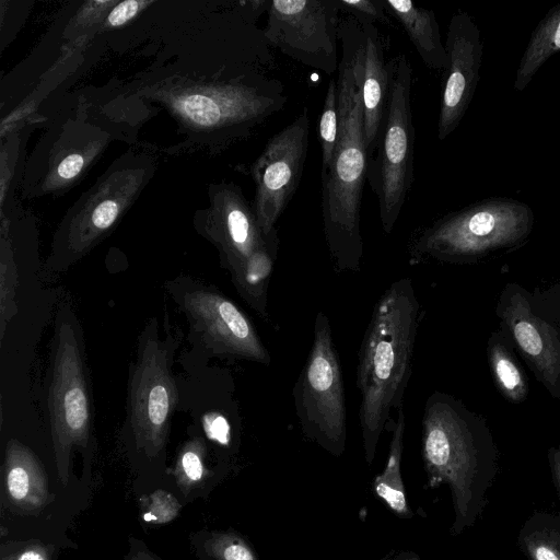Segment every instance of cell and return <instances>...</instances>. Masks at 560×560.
<instances>
[{"mask_svg":"<svg viewBox=\"0 0 560 560\" xmlns=\"http://www.w3.org/2000/svg\"><path fill=\"white\" fill-rule=\"evenodd\" d=\"M339 137L330 164L320 170L322 215L326 244L338 272L359 271L363 257L361 200L368 152L362 106L363 32L357 19L341 16L338 28Z\"/></svg>","mask_w":560,"mask_h":560,"instance_id":"obj_1","label":"cell"},{"mask_svg":"<svg viewBox=\"0 0 560 560\" xmlns=\"http://www.w3.org/2000/svg\"><path fill=\"white\" fill-rule=\"evenodd\" d=\"M421 452L430 487L451 491L454 536L475 525L499 470V450L486 419L440 390L425 400Z\"/></svg>","mask_w":560,"mask_h":560,"instance_id":"obj_2","label":"cell"},{"mask_svg":"<svg viewBox=\"0 0 560 560\" xmlns=\"http://www.w3.org/2000/svg\"><path fill=\"white\" fill-rule=\"evenodd\" d=\"M421 306L409 278L393 282L376 302L359 350L357 387L364 457H375L380 438L412 373Z\"/></svg>","mask_w":560,"mask_h":560,"instance_id":"obj_3","label":"cell"},{"mask_svg":"<svg viewBox=\"0 0 560 560\" xmlns=\"http://www.w3.org/2000/svg\"><path fill=\"white\" fill-rule=\"evenodd\" d=\"M535 214L525 202L490 197L452 211L423 229L410 242L409 264L428 260L471 265L524 246Z\"/></svg>","mask_w":560,"mask_h":560,"instance_id":"obj_4","label":"cell"},{"mask_svg":"<svg viewBox=\"0 0 560 560\" xmlns=\"http://www.w3.org/2000/svg\"><path fill=\"white\" fill-rule=\"evenodd\" d=\"M388 63L389 89L383 127L376 151L368 159L366 170L386 234L392 233L413 183L416 137L410 106L411 65L404 54Z\"/></svg>","mask_w":560,"mask_h":560,"instance_id":"obj_5","label":"cell"},{"mask_svg":"<svg viewBox=\"0 0 560 560\" xmlns=\"http://www.w3.org/2000/svg\"><path fill=\"white\" fill-rule=\"evenodd\" d=\"M83 354L77 319L70 311H59L48 410L58 477L63 486L69 480L73 447H86L90 440L91 405Z\"/></svg>","mask_w":560,"mask_h":560,"instance_id":"obj_6","label":"cell"},{"mask_svg":"<svg viewBox=\"0 0 560 560\" xmlns=\"http://www.w3.org/2000/svg\"><path fill=\"white\" fill-rule=\"evenodd\" d=\"M293 400L302 433L334 456L347 441V408L339 355L324 312L315 317L312 347L294 386Z\"/></svg>","mask_w":560,"mask_h":560,"instance_id":"obj_7","label":"cell"},{"mask_svg":"<svg viewBox=\"0 0 560 560\" xmlns=\"http://www.w3.org/2000/svg\"><path fill=\"white\" fill-rule=\"evenodd\" d=\"M221 200L210 235L238 294L262 320L269 322L268 287L279 237L264 235L255 211L237 190L226 189Z\"/></svg>","mask_w":560,"mask_h":560,"instance_id":"obj_8","label":"cell"},{"mask_svg":"<svg viewBox=\"0 0 560 560\" xmlns=\"http://www.w3.org/2000/svg\"><path fill=\"white\" fill-rule=\"evenodd\" d=\"M339 0H271L266 27L269 45L313 69L338 70Z\"/></svg>","mask_w":560,"mask_h":560,"instance_id":"obj_9","label":"cell"},{"mask_svg":"<svg viewBox=\"0 0 560 560\" xmlns=\"http://www.w3.org/2000/svg\"><path fill=\"white\" fill-rule=\"evenodd\" d=\"M177 399L168 350L147 328L130 372L128 415L136 444L149 456L165 446Z\"/></svg>","mask_w":560,"mask_h":560,"instance_id":"obj_10","label":"cell"},{"mask_svg":"<svg viewBox=\"0 0 560 560\" xmlns=\"http://www.w3.org/2000/svg\"><path fill=\"white\" fill-rule=\"evenodd\" d=\"M307 107L267 142L252 167L256 184L255 214L265 236H277L276 223L302 178L308 148Z\"/></svg>","mask_w":560,"mask_h":560,"instance_id":"obj_11","label":"cell"},{"mask_svg":"<svg viewBox=\"0 0 560 560\" xmlns=\"http://www.w3.org/2000/svg\"><path fill=\"white\" fill-rule=\"evenodd\" d=\"M499 330L548 394L560 400V328L536 312L532 292L508 282L495 304Z\"/></svg>","mask_w":560,"mask_h":560,"instance_id":"obj_12","label":"cell"},{"mask_svg":"<svg viewBox=\"0 0 560 560\" xmlns=\"http://www.w3.org/2000/svg\"><path fill=\"white\" fill-rule=\"evenodd\" d=\"M183 305L194 328L213 352L270 363L269 351L250 319L222 293L196 289L184 295Z\"/></svg>","mask_w":560,"mask_h":560,"instance_id":"obj_13","label":"cell"},{"mask_svg":"<svg viewBox=\"0 0 560 560\" xmlns=\"http://www.w3.org/2000/svg\"><path fill=\"white\" fill-rule=\"evenodd\" d=\"M445 50L448 58L441 93L438 139L445 140L462 121L474 97L482 62L481 31L472 16L457 11L451 18Z\"/></svg>","mask_w":560,"mask_h":560,"instance_id":"obj_14","label":"cell"},{"mask_svg":"<svg viewBox=\"0 0 560 560\" xmlns=\"http://www.w3.org/2000/svg\"><path fill=\"white\" fill-rule=\"evenodd\" d=\"M354 16V15H353ZM363 32L362 106L368 159L376 151L389 89L390 68L375 22L355 16Z\"/></svg>","mask_w":560,"mask_h":560,"instance_id":"obj_15","label":"cell"},{"mask_svg":"<svg viewBox=\"0 0 560 560\" xmlns=\"http://www.w3.org/2000/svg\"><path fill=\"white\" fill-rule=\"evenodd\" d=\"M4 485L10 502L26 511L39 510L48 501L45 471L33 452L15 440L5 450Z\"/></svg>","mask_w":560,"mask_h":560,"instance_id":"obj_16","label":"cell"},{"mask_svg":"<svg viewBox=\"0 0 560 560\" xmlns=\"http://www.w3.org/2000/svg\"><path fill=\"white\" fill-rule=\"evenodd\" d=\"M386 9L399 21L422 62L433 71L444 72L448 58L441 40L435 12L410 0H384Z\"/></svg>","mask_w":560,"mask_h":560,"instance_id":"obj_17","label":"cell"},{"mask_svg":"<svg viewBox=\"0 0 560 560\" xmlns=\"http://www.w3.org/2000/svg\"><path fill=\"white\" fill-rule=\"evenodd\" d=\"M487 360L502 397L514 405L524 402L529 393L528 377L511 342L500 330L492 331L488 338Z\"/></svg>","mask_w":560,"mask_h":560,"instance_id":"obj_18","label":"cell"},{"mask_svg":"<svg viewBox=\"0 0 560 560\" xmlns=\"http://www.w3.org/2000/svg\"><path fill=\"white\" fill-rule=\"evenodd\" d=\"M556 52H560V2L548 10L533 31L516 70L514 89L525 90Z\"/></svg>","mask_w":560,"mask_h":560,"instance_id":"obj_19","label":"cell"},{"mask_svg":"<svg viewBox=\"0 0 560 560\" xmlns=\"http://www.w3.org/2000/svg\"><path fill=\"white\" fill-rule=\"evenodd\" d=\"M406 419L402 407L393 425L389 453L386 466L373 482V491L385 504L400 517H411L412 513L407 503L405 487L401 479V456Z\"/></svg>","mask_w":560,"mask_h":560,"instance_id":"obj_20","label":"cell"},{"mask_svg":"<svg viewBox=\"0 0 560 560\" xmlns=\"http://www.w3.org/2000/svg\"><path fill=\"white\" fill-rule=\"evenodd\" d=\"M517 542L527 560H560V515L533 514L522 526Z\"/></svg>","mask_w":560,"mask_h":560,"instance_id":"obj_21","label":"cell"},{"mask_svg":"<svg viewBox=\"0 0 560 560\" xmlns=\"http://www.w3.org/2000/svg\"><path fill=\"white\" fill-rule=\"evenodd\" d=\"M205 456L206 445L201 439H191L183 445L174 469L176 482L183 492L191 491L208 475Z\"/></svg>","mask_w":560,"mask_h":560,"instance_id":"obj_22","label":"cell"},{"mask_svg":"<svg viewBox=\"0 0 560 560\" xmlns=\"http://www.w3.org/2000/svg\"><path fill=\"white\" fill-rule=\"evenodd\" d=\"M339 137L338 86L329 80L320 118L318 120V140L322 149V168L327 167L334 156Z\"/></svg>","mask_w":560,"mask_h":560,"instance_id":"obj_23","label":"cell"},{"mask_svg":"<svg viewBox=\"0 0 560 560\" xmlns=\"http://www.w3.org/2000/svg\"><path fill=\"white\" fill-rule=\"evenodd\" d=\"M202 549L211 560H258L249 544L233 532H211Z\"/></svg>","mask_w":560,"mask_h":560,"instance_id":"obj_24","label":"cell"},{"mask_svg":"<svg viewBox=\"0 0 560 560\" xmlns=\"http://www.w3.org/2000/svg\"><path fill=\"white\" fill-rule=\"evenodd\" d=\"M179 509L180 505L176 498L162 490H158L141 500L143 518L155 524H164L172 521L177 515Z\"/></svg>","mask_w":560,"mask_h":560,"instance_id":"obj_25","label":"cell"},{"mask_svg":"<svg viewBox=\"0 0 560 560\" xmlns=\"http://www.w3.org/2000/svg\"><path fill=\"white\" fill-rule=\"evenodd\" d=\"M532 298L536 312L560 328V281L536 288Z\"/></svg>","mask_w":560,"mask_h":560,"instance_id":"obj_26","label":"cell"},{"mask_svg":"<svg viewBox=\"0 0 560 560\" xmlns=\"http://www.w3.org/2000/svg\"><path fill=\"white\" fill-rule=\"evenodd\" d=\"M340 10L373 22L390 24L384 0H339Z\"/></svg>","mask_w":560,"mask_h":560,"instance_id":"obj_27","label":"cell"},{"mask_svg":"<svg viewBox=\"0 0 560 560\" xmlns=\"http://www.w3.org/2000/svg\"><path fill=\"white\" fill-rule=\"evenodd\" d=\"M202 425L209 440L217 442L222 446H229L232 432L228 418L218 411L207 412L202 417Z\"/></svg>","mask_w":560,"mask_h":560,"instance_id":"obj_28","label":"cell"},{"mask_svg":"<svg viewBox=\"0 0 560 560\" xmlns=\"http://www.w3.org/2000/svg\"><path fill=\"white\" fill-rule=\"evenodd\" d=\"M1 560H50V556L43 545L30 544L15 551L3 552Z\"/></svg>","mask_w":560,"mask_h":560,"instance_id":"obj_29","label":"cell"},{"mask_svg":"<svg viewBox=\"0 0 560 560\" xmlns=\"http://www.w3.org/2000/svg\"><path fill=\"white\" fill-rule=\"evenodd\" d=\"M145 2L141 1H124L115 7L108 15V23L113 26L125 24L131 18H133L141 5Z\"/></svg>","mask_w":560,"mask_h":560,"instance_id":"obj_30","label":"cell"},{"mask_svg":"<svg viewBox=\"0 0 560 560\" xmlns=\"http://www.w3.org/2000/svg\"><path fill=\"white\" fill-rule=\"evenodd\" d=\"M83 165V158L79 154H72L60 163L58 174L62 179H71L81 172Z\"/></svg>","mask_w":560,"mask_h":560,"instance_id":"obj_31","label":"cell"},{"mask_svg":"<svg viewBox=\"0 0 560 560\" xmlns=\"http://www.w3.org/2000/svg\"><path fill=\"white\" fill-rule=\"evenodd\" d=\"M548 463L551 472V479L560 501V441L556 446L548 450Z\"/></svg>","mask_w":560,"mask_h":560,"instance_id":"obj_32","label":"cell"},{"mask_svg":"<svg viewBox=\"0 0 560 560\" xmlns=\"http://www.w3.org/2000/svg\"><path fill=\"white\" fill-rule=\"evenodd\" d=\"M128 560H158L145 551H137Z\"/></svg>","mask_w":560,"mask_h":560,"instance_id":"obj_33","label":"cell"},{"mask_svg":"<svg viewBox=\"0 0 560 560\" xmlns=\"http://www.w3.org/2000/svg\"><path fill=\"white\" fill-rule=\"evenodd\" d=\"M396 560H419L417 556H415L413 553H402L401 556H399Z\"/></svg>","mask_w":560,"mask_h":560,"instance_id":"obj_34","label":"cell"}]
</instances>
